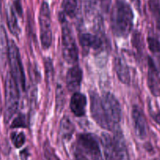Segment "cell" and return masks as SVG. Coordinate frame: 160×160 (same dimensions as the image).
<instances>
[{"label": "cell", "instance_id": "obj_18", "mask_svg": "<svg viewBox=\"0 0 160 160\" xmlns=\"http://www.w3.org/2000/svg\"><path fill=\"white\" fill-rule=\"evenodd\" d=\"M74 125L70 118L64 116L60 122V134L63 139L70 140L74 133Z\"/></svg>", "mask_w": 160, "mask_h": 160}, {"label": "cell", "instance_id": "obj_23", "mask_svg": "<svg viewBox=\"0 0 160 160\" xmlns=\"http://www.w3.org/2000/svg\"><path fill=\"white\" fill-rule=\"evenodd\" d=\"M148 48L150 51L153 53H160V42L156 37L149 36L148 38Z\"/></svg>", "mask_w": 160, "mask_h": 160}, {"label": "cell", "instance_id": "obj_29", "mask_svg": "<svg viewBox=\"0 0 160 160\" xmlns=\"http://www.w3.org/2000/svg\"><path fill=\"white\" fill-rule=\"evenodd\" d=\"M13 9L19 16L22 15V6L20 0H15L13 3Z\"/></svg>", "mask_w": 160, "mask_h": 160}, {"label": "cell", "instance_id": "obj_17", "mask_svg": "<svg viewBox=\"0 0 160 160\" xmlns=\"http://www.w3.org/2000/svg\"><path fill=\"white\" fill-rule=\"evenodd\" d=\"M7 17V25L9 28V31L16 37H18L20 35V27L18 25V20H17V14L13 9V6H10L8 9L6 13Z\"/></svg>", "mask_w": 160, "mask_h": 160}, {"label": "cell", "instance_id": "obj_8", "mask_svg": "<svg viewBox=\"0 0 160 160\" xmlns=\"http://www.w3.org/2000/svg\"><path fill=\"white\" fill-rule=\"evenodd\" d=\"M78 147L94 160L101 159V150L98 140L92 133H81L78 138Z\"/></svg>", "mask_w": 160, "mask_h": 160}, {"label": "cell", "instance_id": "obj_28", "mask_svg": "<svg viewBox=\"0 0 160 160\" xmlns=\"http://www.w3.org/2000/svg\"><path fill=\"white\" fill-rule=\"evenodd\" d=\"M99 2L100 6H101V8L103 10V12H109V9H110L111 2H112V0H99Z\"/></svg>", "mask_w": 160, "mask_h": 160}, {"label": "cell", "instance_id": "obj_21", "mask_svg": "<svg viewBox=\"0 0 160 160\" xmlns=\"http://www.w3.org/2000/svg\"><path fill=\"white\" fill-rule=\"evenodd\" d=\"M11 140L17 148H20L25 143V135L23 132H12L11 133Z\"/></svg>", "mask_w": 160, "mask_h": 160}, {"label": "cell", "instance_id": "obj_31", "mask_svg": "<svg viewBox=\"0 0 160 160\" xmlns=\"http://www.w3.org/2000/svg\"><path fill=\"white\" fill-rule=\"evenodd\" d=\"M87 2H88V7L90 8V9H92V8L94 7V6L96 4L98 0H87Z\"/></svg>", "mask_w": 160, "mask_h": 160}, {"label": "cell", "instance_id": "obj_11", "mask_svg": "<svg viewBox=\"0 0 160 160\" xmlns=\"http://www.w3.org/2000/svg\"><path fill=\"white\" fill-rule=\"evenodd\" d=\"M148 88L155 97H159L160 96V76L159 69L152 57L148 58Z\"/></svg>", "mask_w": 160, "mask_h": 160}, {"label": "cell", "instance_id": "obj_14", "mask_svg": "<svg viewBox=\"0 0 160 160\" xmlns=\"http://www.w3.org/2000/svg\"><path fill=\"white\" fill-rule=\"evenodd\" d=\"M114 67L119 80L123 84L131 83V72L127 63L121 57H116L114 61Z\"/></svg>", "mask_w": 160, "mask_h": 160}, {"label": "cell", "instance_id": "obj_9", "mask_svg": "<svg viewBox=\"0 0 160 160\" xmlns=\"http://www.w3.org/2000/svg\"><path fill=\"white\" fill-rule=\"evenodd\" d=\"M112 130H113V136L112 137V145H113L117 159L130 160L128 146L121 129L117 125L113 127Z\"/></svg>", "mask_w": 160, "mask_h": 160}, {"label": "cell", "instance_id": "obj_2", "mask_svg": "<svg viewBox=\"0 0 160 160\" xmlns=\"http://www.w3.org/2000/svg\"><path fill=\"white\" fill-rule=\"evenodd\" d=\"M62 24V53L68 64H75L78 60V48L73 31L65 18L63 13L59 15Z\"/></svg>", "mask_w": 160, "mask_h": 160}, {"label": "cell", "instance_id": "obj_4", "mask_svg": "<svg viewBox=\"0 0 160 160\" xmlns=\"http://www.w3.org/2000/svg\"><path fill=\"white\" fill-rule=\"evenodd\" d=\"M8 59H9L10 74L20 89L24 91L26 88L24 71L22 65L20 51L17 44L13 41L8 43Z\"/></svg>", "mask_w": 160, "mask_h": 160}, {"label": "cell", "instance_id": "obj_5", "mask_svg": "<svg viewBox=\"0 0 160 160\" xmlns=\"http://www.w3.org/2000/svg\"><path fill=\"white\" fill-rule=\"evenodd\" d=\"M38 20L42 46L45 50H47L52 45V21L49 6L46 2H43L41 5Z\"/></svg>", "mask_w": 160, "mask_h": 160}, {"label": "cell", "instance_id": "obj_16", "mask_svg": "<svg viewBox=\"0 0 160 160\" xmlns=\"http://www.w3.org/2000/svg\"><path fill=\"white\" fill-rule=\"evenodd\" d=\"M102 146L103 149L105 159L106 160H117L114 152L113 145H112V140L110 135L106 133H103L101 137Z\"/></svg>", "mask_w": 160, "mask_h": 160}, {"label": "cell", "instance_id": "obj_13", "mask_svg": "<svg viewBox=\"0 0 160 160\" xmlns=\"http://www.w3.org/2000/svg\"><path fill=\"white\" fill-rule=\"evenodd\" d=\"M87 99L81 93L76 92L73 94L70 99V107L72 112L77 117H82L86 113Z\"/></svg>", "mask_w": 160, "mask_h": 160}, {"label": "cell", "instance_id": "obj_26", "mask_svg": "<svg viewBox=\"0 0 160 160\" xmlns=\"http://www.w3.org/2000/svg\"><path fill=\"white\" fill-rule=\"evenodd\" d=\"M45 67L47 79H48L47 81H51L53 75V65L50 58H46L45 60Z\"/></svg>", "mask_w": 160, "mask_h": 160}, {"label": "cell", "instance_id": "obj_3", "mask_svg": "<svg viewBox=\"0 0 160 160\" xmlns=\"http://www.w3.org/2000/svg\"><path fill=\"white\" fill-rule=\"evenodd\" d=\"M19 86L14 78L9 73L6 76L5 83V122H9L14 115L17 113L19 107Z\"/></svg>", "mask_w": 160, "mask_h": 160}, {"label": "cell", "instance_id": "obj_1", "mask_svg": "<svg viewBox=\"0 0 160 160\" xmlns=\"http://www.w3.org/2000/svg\"><path fill=\"white\" fill-rule=\"evenodd\" d=\"M134 12L128 3L119 0L112 16V29L117 37H128L134 27Z\"/></svg>", "mask_w": 160, "mask_h": 160}, {"label": "cell", "instance_id": "obj_22", "mask_svg": "<svg viewBox=\"0 0 160 160\" xmlns=\"http://www.w3.org/2000/svg\"><path fill=\"white\" fill-rule=\"evenodd\" d=\"M56 101L57 109L63 108L64 102H65V93H64L63 89H62V86L61 85H58L57 87H56Z\"/></svg>", "mask_w": 160, "mask_h": 160}, {"label": "cell", "instance_id": "obj_10", "mask_svg": "<svg viewBox=\"0 0 160 160\" xmlns=\"http://www.w3.org/2000/svg\"><path fill=\"white\" fill-rule=\"evenodd\" d=\"M131 115L136 135L140 139H145L148 135V128L143 111L138 105H134L132 108Z\"/></svg>", "mask_w": 160, "mask_h": 160}, {"label": "cell", "instance_id": "obj_6", "mask_svg": "<svg viewBox=\"0 0 160 160\" xmlns=\"http://www.w3.org/2000/svg\"><path fill=\"white\" fill-rule=\"evenodd\" d=\"M90 111L92 119L101 128L106 130L113 129L103 108L102 98L95 92L90 93Z\"/></svg>", "mask_w": 160, "mask_h": 160}, {"label": "cell", "instance_id": "obj_24", "mask_svg": "<svg viewBox=\"0 0 160 160\" xmlns=\"http://www.w3.org/2000/svg\"><path fill=\"white\" fill-rule=\"evenodd\" d=\"M27 122L25 115L23 114H19L15 119L12 120L11 128H21V127H26Z\"/></svg>", "mask_w": 160, "mask_h": 160}, {"label": "cell", "instance_id": "obj_30", "mask_svg": "<svg viewBox=\"0 0 160 160\" xmlns=\"http://www.w3.org/2000/svg\"><path fill=\"white\" fill-rule=\"evenodd\" d=\"M28 155H29V153L28 152V150H27V149H25V150L22 151V152H20V158H21L22 160H27Z\"/></svg>", "mask_w": 160, "mask_h": 160}, {"label": "cell", "instance_id": "obj_32", "mask_svg": "<svg viewBox=\"0 0 160 160\" xmlns=\"http://www.w3.org/2000/svg\"><path fill=\"white\" fill-rule=\"evenodd\" d=\"M1 8H2V0H0V13H1Z\"/></svg>", "mask_w": 160, "mask_h": 160}, {"label": "cell", "instance_id": "obj_15", "mask_svg": "<svg viewBox=\"0 0 160 160\" xmlns=\"http://www.w3.org/2000/svg\"><path fill=\"white\" fill-rule=\"evenodd\" d=\"M80 43L84 50H99L102 46V41L98 36L90 33H83L79 37Z\"/></svg>", "mask_w": 160, "mask_h": 160}, {"label": "cell", "instance_id": "obj_20", "mask_svg": "<svg viewBox=\"0 0 160 160\" xmlns=\"http://www.w3.org/2000/svg\"><path fill=\"white\" fill-rule=\"evenodd\" d=\"M149 8L160 31V5L159 0H149Z\"/></svg>", "mask_w": 160, "mask_h": 160}, {"label": "cell", "instance_id": "obj_7", "mask_svg": "<svg viewBox=\"0 0 160 160\" xmlns=\"http://www.w3.org/2000/svg\"><path fill=\"white\" fill-rule=\"evenodd\" d=\"M103 108L113 127L121 120V107L117 97L109 92L104 93L102 97Z\"/></svg>", "mask_w": 160, "mask_h": 160}, {"label": "cell", "instance_id": "obj_25", "mask_svg": "<svg viewBox=\"0 0 160 160\" xmlns=\"http://www.w3.org/2000/svg\"><path fill=\"white\" fill-rule=\"evenodd\" d=\"M44 154L47 160H60L59 157L56 155L51 146L48 144H45L44 145Z\"/></svg>", "mask_w": 160, "mask_h": 160}, {"label": "cell", "instance_id": "obj_12", "mask_svg": "<svg viewBox=\"0 0 160 160\" xmlns=\"http://www.w3.org/2000/svg\"><path fill=\"white\" fill-rule=\"evenodd\" d=\"M82 77L83 72L79 66L74 65L67 71V86L70 92L74 93L80 89Z\"/></svg>", "mask_w": 160, "mask_h": 160}, {"label": "cell", "instance_id": "obj_19", "mask_svg": "<svg viewBox=\"0 0 160 160\" xmlns=\"http://www.w3.org/2000/svg\"><path fill=\"white\" fill-rule=\"evenodd\" d=\"M62 13L65 16L74 18L78 10V0H63L62 2Z\"/></svg>", "mask_w": 160, "mask_h": 160}, {"label": "cell", "instance_id": "obj_27", "mask_svg": "<svg viewBox=\"0 0 160 160\" xmlns=\"http://www.w3.org/2000/svg\"><path fill=\"white\" fill-rule=\"evenodd\" d=\"M73 155H74L75 160H88V158L85 156V154L78 147V145L77 147H75L74 152H73Z\"/></svg>", "mask_w": 160, "mask_h": 160}]
</instances>
